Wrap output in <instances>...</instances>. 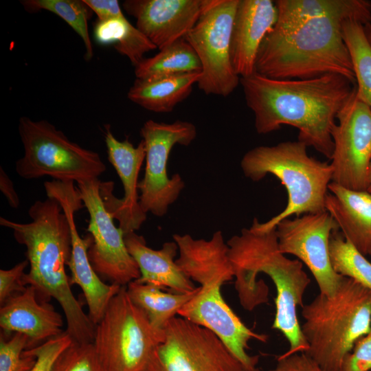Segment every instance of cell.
Segmentation results:
<instances>
[{"mask_svg": "<svg viewBox=\"0 0 371 371\" xmlns=\"http://www.w3.org/2000/svg\"><path fill=\"white\" fill-rule=\"evenodd\" d=\"M98 179L76 183L80 198L88 211L87 231L93 238L88 250L90 263L100 277L121 286L140 277L138 265L128 253L124 234L107 212L100 192Z\"/></svg>", "mask_w": 371, "mask_h": 371, "instance_id": "7c38bea8", "label": "cell"}, {"mask_svg": "<svg viewBox=\"0 0 371 371\" xmlns=\"http://www.w3.org/2000/svg\"><path fill=\"white\" fill-rule=\"evenodd\" d=\"M339 229L327 211L287 218L276 225L280 251L295 256L304 264L313 276L319 293L326 295L336 293L344 277L333 269L329 252L331 234Z\"/></svg>", "mask_w": 371, "mask_h": 371, "instance_id": "5bb4252c", "label": "cell"}, {"mask_svg": "<svg viewBox=\"0 0 371 371\" xmlns=\"http://www.w3.org/2000/svg\"><path fill=\"white\" fill-rule=\"evenodd\" d=\"M369 192L371 193V161L369 167V172H368V190Z\"/></svg>", "mask_w": 371, "mask_h": 371, "instance_id": "ab89813d", "label": "cell"}, {"mask_svg": "<svg viewBox=\"0 0 371 371\" xmlns=\"http://www.w3.org/2000/svg\"><path fill=\"white\" fill-rule=\"evenodd\" d=\"M165 337L123 286L95 326L93 343L107 371H144Z\"/></svg>", "mask_w": 371, "mask_h": 371, "instance_id": "9c48e42d", "label": "cell"}, {"mask_svg": "<svg viewBox=\"0 0 371 371\" xmlns=\"http://www.w3.org/2000/svg\"><path fill=\"white\" fill-rule=\"evenodd\" d=\"M157 349L153 352L148 365L144 371H165Z\"/></svg>", "mask_w": 371, "mask_h": 371, "instance_id": "74e56055", "label": "cell"}, {"mask_svg": "<svg viewBox=\"0 0 371 371\" xmlns=\"http://www.w3.org/2000/svg\"><path fill=\"white\" fill-rule=\"evenodd\" d=\"M44 187L47 196L55 197L67 216L71 235V254L67 265L71 272L69 284H76L82 289L88 306V316L96 326L122 286L104 283L90 263L88 250L93 238L91 234L82 238L77 230L74 214L85 206L74 182L52 180L45 181Z\"/></svg>", "mask_w": 371, "mask_h": 371, "instance_id": "2e32d148", "label": "cell"}, {"mask_svg": "<svg viewBox=\"0 0 371 371\" xmlns=\"http://www.w3.org/2000/svg\"><path fill=\"white\" fill-rule=\"evenodd\" d=\"M29 262L26 259L10 269L0 270V304L3 305L10 297L23 292L26 286L23 282L25 269Z\"/></svg>", "mask_w": 371, "mask_h": 371, "instance_id": "836d02e7", "label": "cell"}, {"mask_svg": "<svg viewBox=\"0 0 371 371\" xmlns=\"http://www.w3.org/2000/svg\"><path fill=\"white\" fill-rule=\"evenodd\" d=\"M277 20L275 1L238 0L232 29L230 53L232 66L240 78L255 72L260 47Z\"/></svg>", "mask_w": 371, "mask_h": 371, "instance_id": "d6986e66", "label": "cell"}, {"mask_svg": "<svg viewBox=\"0 0 371 371\" xmlns=\"http://www.w3.org/2000/svg\"><path fill=\"white\" fill-rule=\"evenodd\" d=\"M238 3V0H207L199 19L184 38L200 60L197 85L205 94L227 97L240 83L230 53Z\"/></svg>", "mask_w": 371, "mask_h": 371, "instance_id": "30bf717a", "label": "cell"}, {"mask_svg": "<svg viewBox=\"0 0 371 371\" xmlns=\"http://www.w3.org/2000/svg\"><path fill=\"white\" fill-rule=\"evenodd\" d=\"M207 0H126V13L159 50L185 38L199 19Z\"/></svg>", "mask_w": 371, "mask_h": 371, "instance_id": "ac0fdd59", "label": "cell"}, {"mask_svg": "<svg viewBox=\"0 0 371 371\" xmlns=\"http://www.w3.org/2000/svg\"><path fill=\"white\" fill-rule=\"evenodd\" d=\"M346 20L322 17L294 26H274L264 38L255 72L273 79H310L339 74L356 86L352 62L341 35Z\"/></svg>", "mask_w": 371, "mask_h": 371, "instance_id": "5b68a950", "label": "cell"}, {"mask_svg": "<svg viewBox=\"0 0 371 371\" xmlns=\"http://www.w3.org/2000/svg\"><path fill=\"white\" fill-rule=\"evenodd\" d=\"M325 207L345 239L363 256H371V193L331 181Z\"/></svg>", "mask_w": 371, "mask_h": 371, "instance_id": "7402d4cb", "label": "cell"}, {"mask_svg": "<svg viewBox=\"0 0 371 371\" xmlns=\"http://www.w3.org/2000/svg\"><path fill=\"white\" fill-rule=\"evenodd\" d=\"M279 28L294 26L308 20L336 17L356 21L363 25L371 23V1L367 0H277Z\"/></svg>", "mask_w": 371, "mask_h": 371, "instance_id": "cb8c5ba5", "label": "cell"}, {"mask_svg": "<svg viewBox=\"0 0 371 371\" xmlns=\"http://www.w3.org/2000/svg\"><path fill=\"white\" fill-rule=\"evenodd\" d=\"M72 342L70 335L64 331L39 346L25 350V354L36 358L35 365L30 371H51L57 358Z\"/></svg>", "mask_w": 371, "mask_h": 371, "instance_id": "d6a6232c", "label": "cell"}, {"mask_svg": "<svg viewBox=\"0 0 371 371\" xmlns=\"http://www.w3.org/2000/svg\"><path fill=\"white\" fill-rule=\"evenodd\" d=\"M161 290L136 280L126 286L130 298L145 313L151 325L157 330H165L168 322L194 296L199 287L186 293H167Z\"/></svg>", "mask_w": 371, "mask_h": 371, "instance_id": "484cf974", "label": "cell"}, {"mask_svg": "<svg viewBox=\"0 0 371 371\" xmlns=\"http://www.w3.org/2000/svg\"><path fill=\"white\" fill-rule=\"evenodd\" d=\"M196 126L191 122L177 120L172 123L147 120L140 129L146 150V166L139 182V205L145 213L161 217L179 198L185 183L178 173L170 178L167 166L172 148L190 145L196 138Z\"/></svg>", "mask_w": 371, "mask_h": 371, "instance_id": "8fae6325", "label": "cell"}, {"mask_svg": "<svg viewBox=\"0 0 371 371\" xmlns=\"http://www.w3.org/2000/svg\"><path fill=\"white\" fill-rule=\"evenodd\" d=\"M98 20L94 36L101 44H114L118 53L135 67L146 53L157 49L137 27L126 18L117 0H84Z\"/></svg>", "mask_w": 371, "mask_h": 371, "instance_id": "603a6c76", "label": "cell"}, {"mask_svg": "<svg viewBox=\"0 0 371 371\" xmlns=\"http://www.w3.org/2000/svg\"><path fill=\"white\" fill-rule=\"evenodd\" d=\"M200 77L201 72H193L152 79L136 78L127 97L148 111L170 113L188 97Z\"/></svg>", "mask_w": 371, "mask_h": 371, "instance_id": "d4e9b609", "label": "cell"}, {"mask_svg": "<svg viewBox=\"0 0 371 371\" xmlns=\"http://www.w3.org/2000/svg\"><path fill=\"white\" fill-rule=\"evenodd\" d=\"M21 3L28 12L47 10L63 19L82 38L85 59L90 60L93 58L88 21L93 12L84 0H24Z\"/></svg>", "mask_w": 371, "mask_h": 371, "instance_id": "f1b7e54d", "label": "cell"}, {"mask_svg": "<svg viewBox=\"0 0 371 371\" xmlns=\"http://www.w3.org/2000/svg\"><path fill=\"white\" fill-rule=\"evenodd\" d=\"M305 143L286 141L274 146H256L247 151L240 161L245 176L254 181L271 174L284 186L288 194L284 210L265 223L255 218L251 227L267 232L281 221L326 211L325 201L333 179L330 164L308 155Z\"/></svg>", "mask_w": 371, "mask_h": 371, "instance_id": "52a82bcc", "label": "cell"}, {"mask_svg": "<svg viewBox=\"0 0 371 371\" xmlns=\"http://www.w3.org/2000/svg\"><path fill=\"white\" fill-rule=\"evenodd\" d=\"M269 371H325L305 352L280 355L275 367Z\"/></svg>", "mask_w": 371, "mask_h": 371, "instance_id": "d590c367", "label": "cell"}, {"mask_svg": "<svg viewBox=\"0 0 371 371\" xmlns=\"http://www.w3.org/2000/svg\"><path fill=\"white\" fill-rule=\"evenodd\" d=\"M63 317L48 302L39 300L36 289H25L10 297L0 308V326L5 333H19L32 348L61 335Z\"/></svg>", "mask_w": 371, "mask_h": 371, "instance_id": "ffe728a7", "label": "cell"}, {"mask_svg": "<svg viewBox=\"0 0 371 371\" xmlns=\"http://www.w3.org/2000/svg\"><path fill=\"white\" fill-rule=\"evenodd\" d=\"M28 337L15 333L5 340L2 334L0 337V371H30L36 363V358L26 355Z\"/></svg>", "mask_w": 371, "mask_h": 371, "instance_id": "1f68e13d", "label": "cell"}, {"mask_svg": "<svg viewBox=\"0 0 371 371\" xmlns=\"http://www.w3.org/2000/svg\"><path fill=\"white\" fill-rule=\"evenodd\" d=\"M201 71L200 60L184 38L159 50L155 56L144 58L135 67L136 78L141 80Z\"/></svg>", "mask_w": 371, "mask_h": 371, "instance_id": "4316f807", "label": "cell"}, {"mask_svg": "<svg viewBox=\"0 0 371 371\" xmlns=\"http://www.w3.org/2000/svg\"><path fill=\"white\" fill-rule=\"evenodd\" d=\"M0 190L5 196L10 206L16 209L20 205V199L14 184L2 167L0 168Z\"/></svg>", "mask_w": 371, "mask_h": 371, "instance_id": "8d00e7d4", "label": "cell"}, {"mask_svg": "<svg viewBox=\"0 0 371 371\" xmlns=\"http://www.w3.org/2000/svg\"><path fill=\"white\" fill-rule=\"evenodd\" d=\"M305 352L325 371H341L345 359L371 327V291L344 276L336 293H319L302 307Z\"/></svg>", "mask_w": 371, "mask_h": 371, "instance_id": "8992f818", "label": "cell"}, {"mask_svg": "<svg viewBox=\"0 0 371 371\" xmlns=\"http://www.w3.org/2000/svg\"><path fill=\"white\" fill-rule=\"evenodd\" d=\"M18 131L24 154L15 169L25 179L49 176L53 180L77 183L98 179L106 171L97 152L71 141L47 120L21 117Z\"/></svg>", "mask_w": 371, "mask_h": 371, "instance_id": "ba28073f", "label": "cell"}, {"mask_svg": "<svg viewBox=\"0 0 371 371\" xmlns=\"http://www.w3.org/2000/svg\"><path fill=\"white\" fill-rule=\"evenodd\" d=\"M329 252L337 273L355 280L371 291V262L338 231L331 234Z\"/></svg>", "mask_w": 371, "mask_h": 371, "instance_id": "f546056e", "label": "cell"}, {"mask_svg": "<svg viewBox=\"0 0 371 371\" xmlns=\"http://www.w3.org/2000/svg\"><path fill=\"white\" fill-rule=\"evenodd\" d=\"M29 223H17L4 217L0 225L12 231L16 241L26 247L30 270L25 286H33L39 300L55 299L67 322L65 330L74 341L93 342L95 326L73 294L65 267L71 254L69 223L58 201L52 196L36 201L29 208Z\"/></svg>", "mask_w": 371, "mask_h": 371, "instance_id": "3957f363", "label": "cell"}, {"mask_svg": "<svg viewBox=\"0 0 371 371\" xmlns=\"http://www.w3.org/2000/svg\"><path fill=\"white\" fill-rule=\"evenodd\" d=\"M104 129L108 159L122 181L124 196H115L112 181L100 182V195L107 212L118 221L124 234L136 232L147 217L139 205L138 194L139 173L146 157L144 142L142 139L135 146L128 137L118 140L112 133L110 125H104Z\"/></svg>", "mask_w": 371, "mask_h": 371, "instance_id": "e0dca14e", "label": "cell"}, {"mask_svg": "<svg viewBox=\"0 0 371 371\" xmlns=\"http://www.w3.org/2000/svg\"><path fill=\"white\" fill-rule=\"evenodd\" d=\"M51 371H107L93 342L74 341L57 358Z\"/></svg>", "mask_w": 371, "mask_h": 371, "instance_id": "4dcf8cb0", "label": "cell"}, {"mask_svg": "<svg viewBox=\"0 0 371 371\" xmlns=\"http://www.w3.org/2000/svg\"><path fill=\"white\" fill-rule=\"evenodd\" d=\"M124 242L139 269L137 282L177 293H190L196 288L176 263L178 246L174 240L164 243L156 250L147 245L144 236L131 232L124 234Z\"/></svg>", "mask_w": 371, "mask_h": 371, "instance_id": "44dd1931", "label": "cell"}, {"mask_svg": "<svg viewBox=\"0 0 371 371\" xmlns=\"http://www.w3.org/2000/svg\"><path fill=\"white\" fill-rule=\"evenodd\" d=\"M363 26L367 38L371 44V23Z\"/></svg>", "mask_w": 371, "mask_h": 371, "instance_id": "f35d334b", "label": "cell"}, {"mask_svg": "<svg viewBox=\"0 0 371 371\" xmlns=\"http://www.w3.org/2000/svg\"><path fill=\"white\" fill-rule=\"evenodd\" d=\"M337 120L331 131L332 181L366 191L371 161V108L358 98L356 88L337 113Z\"/></svg>", "mask_w": 371, "mask_h": 371, "instance_id": "4fadbf2b", "label": "cell"}, {"mask_svg": "<svg viewBox=\"0 0 371 371\" xmlns=\"http://www.w3.org/2000/svg\"><path fill=\"white\" fill-rule=\"evenodd\" d=\"M371 370V327L368 333L355 343L344 360L341 371Z\"/></svg>", "mask_w": 371, "mask_h": 371, "instance_id": "e575fe53", "label": "cell"}, {"mask_svg": "<svg viewBox=\"0 0 371 371\" xmlns=\"http://www.w3.org/2000/svg\"><path fill=\"white\" fill-rule=\"evenodd\" d=\"M255 371H261L260 370H259L258 368L257 370H256Z\"/></svg>", "mask_w": 371, "mask_h": 371, "instance_id": "60d3db41", "label": "cell"}, {"mask_svg": "<svg viewBox=\"0 0 371 371\" xmlns=\"http://www.w3.org/2000/svg\"><path fill=\"white\" fill-rule=\"evenodd\" d=\"M157 349L165 371H247L210 330L181 317L170 319Z\"/></svg>", "mask_w": 371, "mask_h": 371, "instance_id": "9a60e30c", "label": "cell"}, {"mask_svg": "<svg viewBox=\"0 0 371 371\" xmlns=\"http://www.w3.org/2000/svg\"><path fill=\"white\" fill-rule=\"evenodd\" d=\"M172 238L179 253L176 263L188 278L200 284L196 293L177 314L214 333L247 371H255L259 357L247 353L249 341L266 342L268 336L248 328L221 294L222 285L234 278L223 233L216 231L209 240L178 234Z\"/></svg>", "mask_w": 371, "mask_h": 371, "instance_id": "277c9868", "label": "cell"}, {"mask_svg": "<svg viewBox=\"0 0 371 371\" xmlns=\"http://www.w3.org/2000/svg\"><path fill=\"white\" fill-rule=\"evenodd\" d=\"M341 35L352 62L358 98L371 108V44L361 23L347 20Z\"/></svg>", "mask_w": 371, "mask_h": 371, "instance_id": "83f0119b", "label": "cell"}, {"mask_svg": "<svg viewBox=\"0 0 371 371\" xmlns=\"http://www.w3.org/2000/svg\"><path fill=\"white\" fill-rule=\"evenodd\" d=\"M247 106L259 134L296 128L298 140L331 159V131L337 115L356 88L339 74L310 79H273L254 72L240 78Z\"/></svg>", "mask_w": 371, "mask_h": 371, "instance_id": "6da1fadb", "label": "cell"}, {"mask_svg": "<svg viewBox=\"0 0 371 371\" xmlns=\"http://www.w3.org/2000/svg\"><path fill=\"white\" fill-rule=\"evenodd\" d=\"M227 244L242 306L251 311L268 302L269 288L263 280H258L260 273L267 275L276 290L272 328L280 331L289 344L288 350L282 355L306 352L308 345L297 316V308L304 306V295L311 283L303 263L280 251L276 227L267 232L243 228Z\"/></svg>", "mask_w": 371, "mask_h": 371, "instance_id": "7a4b0ae2", "label": "cell"}]
</instances>
